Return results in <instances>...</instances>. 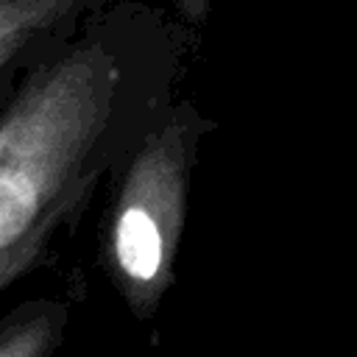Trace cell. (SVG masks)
<instances>
[{
    "label": "cell",
    "mask_w": 357,
    "mask_h": 357,
    "mask_svg": "<svg viewBox=\"0 0 357 357\" xmlns=\"http://www.w3.org/2000/svg\"><path fill=\"white\" fill-rule=\"evenodd\" d=\"M117 92V59L92 39L22 81L0 114V251L28 237L53 209L86 198Z\"/></svg>",
    "instance_id": "6da1fadb"
},
{
    "label": "cell",
    "mask_w": 357,
    "mask_h": 357,
    "mask_svg": "<svg viewBox=\"0 0 357 357\" xmlns=\"http://www.w3.org/2000/svg\"><path fill=\"white\" fill-rule=\"evenodd\" d=\"M198 137L192 112H178L151 131L131 156L106 215L100 265L139 321H148L173 287Z\"/></svg>",
    "instance_id": "7a4b0ae2"
},
{
    "label": "cell",
    "mask_w": 357,
    "mask_h": 357,
    "mask_svg": "<svg viewBox=\"0 0 357 357\" xmlns=\"http://www.w3.org/2000/svg\"><path fill=\"white\" fill-rule=\"evenodd\" d=\"M67 326L61 301L36 298L0 321V357H53Z\"/></svg>",
    "instance_id": "3957f363"
},
{
    "label": "cell",
    "mask_w": 357,
    "mask_h": 357,
    "mask_svg": "<svg viewBox=\"0 0 357 357\" xmlns=\"http://www.w3.org/2000/svg\"><path fill=\"white\" fill-rule=\"evenodd\" d=\"M103 0H0L3 36H42Z\"/></svg>",
    "instance_id": "277c9868"
},
{
    "label": "cell",
    "mask_w": 357,
    "mask_h": 357,
    "mask_svg": "<svg viewBox=\"0 0 357 357\" xmlns=\"http://www.w3.org/2000/svg\"><path fill=\"white\" fill-rule=\"evenodd\" d=\"M78 206H81V201L64 204V206L53 209L28 237H22L17 245L0 251V290L8 287L11 282H17V276H22L28 268H33L42 259V251H45L47 240L53 237V231L61 226V220L67 218V212H75Z\"/></svg>",
    "instance_id": "5b68a950"
},
{
    "label": "cell",
    "mask_w": 357,
    "mask_h": 357,
    "mask_svg": "<svg viewBox=\"0 0 357 357\" xmlns=\"http://www.w3.org/2000/svg\"><path fill=\"white\" fill-rule=\"evenodd\" d=\"M33 39H39V36H3V39H0V70H3L6 64L17 61V59L28 50V45H31Z\"/></svg>",
    "instance_id": "8992f818"
}]
</instances>
